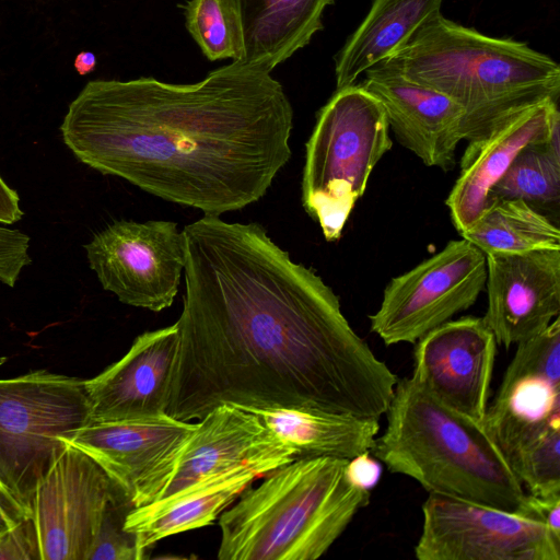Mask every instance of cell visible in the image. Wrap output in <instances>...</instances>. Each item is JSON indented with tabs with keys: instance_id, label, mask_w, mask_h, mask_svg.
I'll list each match as a JSON object with an SVG mask.
<instances>
[{
	"instance_id": "cell-1",
	"label": "cell",
	"mask_w": 560,
	"mask_h": 560,
	"mask_svg": "<svg viewBox=\"0 0 560 560\" xmlns=\"http://www.w3.org/2000/svg\"><path fill=\"white\" fill-rule=\"evenodd\" d=\"M186 248L178 354L166 413L299 408L380 420L399 378L343 316L339 298L258 223L205 214Z\"/></svg>"
},
{
	"instance_id": "cell-2",
	"label": "cell",
	"mask_w": 560,
	"mask_h": 560,
	"mask_svg": "<svg viewBox=\"0 0 560 560\" xmlns=\"http://www.w3.org/2000/svg\"><path fill=\"white\" fill-rule=\"evenodd\" d=\"M292 129L282 85L236 62L191 84L90 81L60 126L81 163L213 215L266 195L291 158Z\"/></svg>"
},
{
	"instance_id": "cell-3",
	"label": "cell",
	"mask_w": 560,
	"mask_h": 560,
	"mask_svg": "<svg viewBox=\"0 0 560 560\" xmlns=\"http://www.w3.org/2000/svg\"><path fill=\"white\" fill-rule=\"evenodd\" d=\"M377 65L459 104L466 114L467 141L532 105L559 102L560 96V67L549 56L525 43L463 26L441 12Z\"/></svg>"
},
{
	"instance_id": "cell-4",
	"label": "cell",
	"mask_w": 560,
	"mask_h": 560,
	"mask_svg": "<svg viewBox=\"0 0 560 560\" xmlns=\"http://www.w3.org/2000/svg\"><path fill=\"white\" fill-rule=\"evenodd\" d=\"M385 415L387 427L371 452L389 471L429 493L526 516L527 492L483 422L445 406L411 377L397 382Z\"/></svg>"
},
{
	"instance_id": "cell-5",
	"label": "cell",
	"mask_w": 560,
	"mask_h": 560,
	"mask_svg": "<svg viewBox=\"0 0 560 560\" xmlns=\"http://www.w3.org/2000/svg\"><path fill=\"white\" fill-rule=\"evenodd\" d=\"M349 459L298 458L270 472L220 514V560H314L370 503Z\"/></svg>"
},
{
	"instance_id": "cell-6",
	"label": "cell",
	"mask_w": 560,
	"mask_h": 560,
	"mask_svg": "<svg viewBox=\"0 0 560 560\" xmlns=\"http://www.w3.org/2000/svg\"><path fill=\"white\" fill-rule=\"evenodd\" d=\"M393 145L380 101L360 83L337 89L320 108L305 144L302 205L328 242L345 224L370 175Z\"/></svg>"
},
{
	"instance_id": "cell-7",
	"label": "cell",
	"mask_w": 560,
	"mask_h": 560,
	"mask_svg": "<svg viewBox=\"0 0 560 560\" xmlns=\"http://www.w3.org/2000/svg\"><path fill=\"white\" fill-rule=\"evenodd\" d=\"M89 422L83 380L45 370L0 380V477L30 514L63 441Z\"/></svg>"
},
{
	"instance_id": "cell-8",
	"label": "cell",
	"mask_w": 560,
	"mask_h": 560,
	"mask_svg": "<svg viewBox=\"0 0 560 560\" xmlns=\"http://www.w3.org/2000/svg\"><path fill=\"white\" fill-rule=\"evenodd\" d=\"M487 280L486 255L465 238L393 278L371 331L385 345L415 343L433 328L475 304Z\"/></svg>"
},
{
	"instance_id": "cell-9",
	"label": "cell",
	"mask_w": 560,
	"mask_h": 560,
	"mask_svg": "<svg viewBox=\"0 0 560 560\" xmlns=\"http://www.w3.org/2000/svg\"><path fill=\"white\" fill-rule=\"evenodd\" d=\"M422 515L419 560H560V538L529 516L434 493Z\"/></svg>"
},
{
	"instance_id": "cell-10",
	"label": "cell",
	"mask_w": 560,
	"mask_h": 560,
	"mask_svg": "<svg viewBox=\"0 0 560 560\" xmlns=\"http://www.w3.org/2000/svg\"><path fill=\"white\" fill-rule=\"evenodd\" d=\"M84 248L103 289L121 303L153 312L173 304L186 264L185 237L176 222L116 221Z\"/></svg>"
},
{
	"instance_id": "cell-11",
	"label": "cell",
	"mask_w": 560,
	"mask_h": 560,
	"mask_svg": "<svg viewBox=\"0 0 560 560\" xmlns=\"http://www.w3.org/2000/svg\"><path fill=\"white\" fill-rule=\"evenodd\" d=\"M196 427L165 413L90 422L63 442L91 456L124 490L133 508H140L163 491Z\"/></svg>"
},
{
	"instance_id": "cell-12",
	"label": "cell",
	"mask_w": 560,
	"mask_h": 560,
	"mask_svg": "<svg viewBox=\"0 0 560 560\" xmlns=\"http://www.w3.org/2000/svg\"><path fill=\"white\" fill-rule=\"evenodd\" d=\"M115 488L91 456L67 444L32 501L42 560H89Z\"/></svg>"
},
{
	"instance_id": "cell-13",
	"label": "cell",
	"mask_w": 560,
	"mask_h": 560,
	"mask_svg": "<svg viewBox=\"0 0 560 560\" xmlns=\"http://www.w3.org/2000/svg\"><path fill=\"white\" fill-rule=\"evenodd\" d=\"M483 423L517 478L549 471L560 459V376L508 365Z\"/></svg>"
},
{
	"instance_id": "cell-14",
	"label": "cell",
	"mask_w": 560,
	"mask_h": 560,
	"mask_svg": "<svg viewBox=\"0 0 560 560\" xmlns=\"http://www.w3.org/2000/svg\"><path fill=\"white\" fill-rule=\"evenodd\" d=\"M294 459L295 452L256 415L223 404L197 422L167 485L153 502L171 499L238 468L248 467L266 475Z\"/></svg>"
},
{
	"instance_id": "cell-15",
	"label": "cell",
	"mask_w": 560,
	"mask_h": 560,
	"mask_svg": "<svg viewBox=\"0 0 560 560\" xmlns=\"http://www.w3.org/2000/svg\"><path fill=\"white\" fill-rule=\"evenodd\" d=\"M415 343L411 378L445 406L485 422L498 343L483 318L450 319Z\"/></svg>"
},
{
	"instance_id": "cell-16",
	"label": "cell",
	"mask_w": 560,
	"mask_h": 560,
	"mask_svg": "<svg viewBox=\"0 0 560 560\" xmlns=\"http://www.w3.org/2000/svg\"><path fill=\"white\" fill-rule=\"evenodd\" d=\"M485 323L497 343L517 345L560 313V250L488 254Z\"/></svg>"
},
{
	"instance_id": "cell-17",
	"label": "cell",
	"mask_w": 560,
	"mask_h": 560,
	"mask_svg": "<svg viewBox=\"0 0 560 560\" xmlns=\"http://www.w3.org/2000/svg\"><path fill=\"white\" fill-rule=\"evenodd\" d=\"M178 346L176 323L143 332L120 360L97 376L86 380L90 422L165 415Z\"/></svg>"
},
{
	"instance_id": "cell-18",
	"label": "cell",
	"mask_w": 560,
	"mask_h": 560,
	"mask_svg": "<svg viewBox=\"0 0 560 560\" xmlns=\"http://www.w3.org/2000/svg\"><path fill=\"white\" fill-rule=\"evenodd\" d=\"M382 104L397 141L427 166L450 171L464 140L466 114L447 95L376 65L360 83Z\"/></svg>"
},
{
	"instance_id": "cell-19",
	"label": "cell",
	"mask_w": 560,
	"mask_h": 560,
	"mask_svg": "<svg viewBox=\"0 0 560 560\" xmlns=\"http://www.w3.org/2000/svg\"><path fill=\"white\" fill-rule=\"evenodd\" d=\"M558 101L532 105L494 126L483 137L468 141L460 172L445 203L459 233L483 211L488 194L525 147L559 136Z\"/></svg>"
},
{
	"instance_id": "cell-20",
	"label": "cell",
	"mask_w": 560,
	"mask_h": 560,
	"mask_svg": "<svg viewBox=\"0 0 560 560\" xmlns=\"http://www.w3.org/2000/svg\"><path fill=\"white\" fill-rule=\"evenodd\" d=\"M240 33L233 62L270 73L323 27L334 0H229Z\"/></svg>"
},
{
	"instance_id": "cell-21",
	"label": "cell",
	"mask_w": 560,
	"mask_h": 560,
	"mask_svg": "<svg viewBox=\"0 0 560 560\" xmlns=\"http://www.w3.org/2000/svg\"><path fill=\"white\" fill-rule=\"evenodd\" d=\"M261 476L244 467L203 481L171 499L133 508L125 528L148 549L160 539L210 525L253 481Z\"/></svg>"
},
{
	"instance_id": "cell-22",
	"label": "cell",
	"mask_w": 560,
	"mask_h": 560,
	"mask_svg": "<svg viewBox=\"0 0 560 560\" xmlns=\"http://www.w3.org/2000/svg\"><path fill=\"white\" fill-rule=\"evenodd\" d=\"M298 458L337 457L351 459L371 452L380 420L299 408H246Z\"/></svg>"
},
{
	"instance_id": "cell-23",
	"label": "cell",
	"mask_w": 560,
	"mask_h": 560,
	"mask_svg": "<svg viewBox=\"0 0 560 560\" xmlns=\"http://www.w3.org/2000/svg\"><path fill=\"white\" fill-rule=\"evenodd\" d=\"M443 0H373L369 13L336 57L337 89L357 79L400 49Z\"/></svg>"
},
{
	"instance_id": "cell-24",
	"label": "cell",
	"mask_w": 560,
	"mask_h": 560,
	"mask_svg": "<svg viewBox=\"0 0 560 560\" xmlns=\"http://www.w3.org/2000/svg\"><path fill=\"white\" fill-rule=\"evenodd\" d=\"M460 235L485 255L560 250L559 228L520 199H488L478 219Z\"/></svg>"
},
{
	"instance_id": "cell-25",
	"label": "cell",
	"mask_w": 560,
	"mask_h": 560,
	"mask_svg": "<svg viewBox=\"0 0 560 560\" xmlns=\"http://www.w3.org/2000/svg\"><path fill=\"white\" fill-rule=\"evenodd\" d=\"M559 136L522 149L502 177L492 186L488 199H520L541 212L558 208L560 200ZM488 201V200H487Z\"/></svg>"
},
{
	"instance_id": "cell-26",
	"label": "cell",
	"mask_w": 560,
	"mask_h": 560,
	"mask_svg": "<svg viewBox=\"0 0 560 560\" xmlns=\"http://www.w3.org/2000/svg\"><path fill=\"white\" fill-rule=\"evenodd\" d=\"M185 16L187 31L209 60L237 58L240 33L229 0H189Z\"/></svg>"
},
{
	"instance_id": "cell-27",
	"label": "cell",
	"mask_w": 560,
	"mask_h": 560,
	"mask_svg": "<svg viewBox=\"0 0 560 560\" xmlns=\"http://www.w3.org/2000/svg\"><path fill=\"white\" fill-rule=\"evenodd\" d=\"M133 505L124 490L116 488L107 502L89 560H142L145 550L136 533L125 528Z\"/></svg>"
},
{
	"instance_id": "cell-28",
	"label": "cell",
	"mask_w": 560,
	"mask_h": 560,
	"mask_svg": "<svg viewBox=\"0 0 560 560\" xmlns=\"http://www.w3.org/2000/svg\"><path fill=\"white\" fill-rule=\"evenodd\" d=\"M0 560H42L38 533L32 516L0 535Z\"/></svg>"
},
{
	"instance_id": "cell-29",
	"label": "cell",
	"mask_w": 560,
	"mask_h": 560,
	"mask_svg": "<svg viewBox=\"0 0 560 560\" xmlns=\"http://www.w3.org/2000/svg\"><path fill=\"white\" fill-rule=\"evenodd\" d=\"M371 452L362 453L348 462V472L359 486L371 490L381 477L380 464L370 456Z\"/></svg>"
},
{
	"instance_id": "cell-30",
	"label": "cell",
	"mask_w": 560,
	"mask_h": 560,
	"mask_svg": "<svg viewBox=\"0 0 560 560\" xmlns=\"http://www.w3.org/2000/svg\"><path fill=\"white\" fill-rule=\"evenodd\" d=\"M23 211L20 208V198L15 190L10 188L0 176V223L12 224L20 221Z\"/></svg>"
},
{
	"instance_id": "cell-31",
	"label": "cell",
	"mask_w": 560,
	"mask_h": 560,
	"mask_svg": "<svg viewBox=\"0 0 560 560\" xmlns=\"http://www.w3.org/2000/svg\"><path fill=\"white\" fill-rule=\"evenodd\" d=\"M0 506L16 522H21L30 512L15 499L0 477Z\"/></svg>"
},
{
	"instance_id": "cell-32",
	"label": "cell",
	"mask_w": 560,
	"mask_h": 560,
	"mask_svg": "<svg viewBox=\"0 0 560 560\" xmlns=\"http://www.w3.org/2000/svg\"><path fill=\"white\" fill-rule=\"evenodd\" d=\"M96 57L91 51H81L74 59V68L80 74H88L94 70Z\"/></svg>"
},
{
	"instance_id": "cell-33",
	"label": "cell",
	"mask_w": 560,
	"mask_h": 560,
	"mask_svg": "<svg viewBox=\"0 0 560 560\" xmlns=\"http://www.w3.org/2000/svg\"><path fill=\"white\" fill-rule=\"evenodd\" d=\"M18 523L0 506V535Z\"/></svg>"
}]
</instances>
